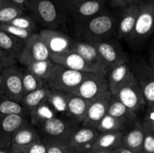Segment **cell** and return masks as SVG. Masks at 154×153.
<instances>
[{
	"instance_id": "1",
	"label": "cell",
	"mask_w": 154,
	"mask_h": 153,
	"mask_svg": "<svg viewBox=\"0 0 154 153\" xmlns=\"http://www.w3.org/2000/svg\"><path fill=\"white\" fill-rule=\"evenodd\" d=\"M119 14L108 8L91 19L75 25L77 38L88 42L99 41L116 36Z\"/></svg>"
},
{
	"instance_id": "2",
	"label": "cell",
	"mask_w": 154,
	"mask_h": 153,
	"mask_svg": "<svg viewBox=\"0 0 154 153\" xmlns=\"http://www.w3.org/2000/svg\"><path fill=\"white\" fill-rule=\"evenodd\" d=\"M27 11L36 23L45 28L57 29L70 18L64 0H30Z\"/></svg>"
},
{
	"instance_id": "3",
	"label": "cell",
	"mask_w": 154,
	"mask_h": 153,
	"mask_svg": "<svg viewBox=\"0 0 154 153\" xmlns=\"http://www.w3.org/2000/svg\"><path fill=\"white\" fill-rule=\"evenodd\" d=\"M154 0H140L139 11L130 36L126 40L131 48L139 50L153 31Z\"/></svg>"
},
{
	"instance_id": "4",
	"label": "cell",
	"mask_w": 154,
	"mask_h": 153,
	"mask_svg": "<svg viewBox=\"0 0 154 153\" xmlns=\"http://www.w3.org/2000/svg\"><path fill=\"white\" fill-rule=\"evenodd\" d=\"M79 127V124L74 123L68 118L57 116L36 129L42 142L46 145H68L73 134Z\"/></svg>"
},
{
	"instance_id": "5",
	"label": "cell",
	"mask_w": 154,
	"mask_h": 153,
	"mask_svg": "<svg viewBox=\"0 0 154 153\" xmlns=\"http://www.w3.org/2000/svg\"><path fill=\"white\" fill-rule=\"evenodd\" d=\"M92 73L78 71L55 64L46 86L52 90L72 93L81 82Z\"/></svg>"
},
{
	"instance_id": "6",
	"label": "cell",
	"mask_w": 154,
	"mask_h": 153,
	"mask_svg": "<svg viewBox=\"0 0 154 153\" xmlns=\"http://www.w3.org/2000/svg\"><path fill=\"white\" fill-rule=\"evenodd\" d=\"M129 67L142 91L146 106H154V68L144 57L135 58L129 64Z\"/></svg>"
},
{
	"instance_id": "7",
	"label": "cell",
	"mask_w": 154,
	"mask_h": 153,
	"mask_svg": "<svg viewBox=\"0 0 154 153\" xmlns=\"http://www.w3.org/2000/svg\"><path fill=\"white\" fill-rule=\"evenodd\" d=\"M111 94L135 113L146 106L142 91L132 74Z\"/></svg>"
},
{
	"instance_id": "8",
	"label": "cell",
	"mask_w": 154,
	"mask_h": 153,
	"mask_svg": "<svg viewBox=\"0 0 154 153\" xmlns=\"http://www.w3.org/2000/svg\"><path fill=\"white\" fill-rule=\"evenodd\" d=\"M99 52L104 64L110 71L113 68L129 62V56L114 38L99 41L90 42Z\"/></svg>"
},
{
	"instance_id": "9",
	"label": "cell",
	"mask_w": 154,
	"mask_h": 153,
	"mask_svg": "<svg viewBox=\"0 0 154 153\" xmlns=\"http://www.w3.org/2000/svg\"><path fill=\"white\" fill-rule=\"evenodd\" d=\"M108 90L107 75L92 73L86 77L71 94L93 101Z\"/></svg>"
},
{
	"instance_id": "10",
	"label": "cell",
	"mask_w": 154,
	"mask_h": 153,
	"mask_svg": "<svg viewBox=\"0 0 154 153\" xmlns=\"http://www.w3.org/2000/svg\"><path fill=\"white\" fill-rule=\"evenodd\" d=\"M50 56L49 51L38 33H34L26 40L18 61L24 66H27L35 62L49 59Z\"/></svg>"
},
{
	"instance_id": "11",
	"label": "cell",
	"mask_w": 154,
	"mask_h": 153,
	"mask_svg": "<svg viewBox=\"0 0 154 153\" xmlns=\"http://www.w3.org/2000/svg\"><path fill=\"white\" fill-rule=\"evenodd\" d=\"M22 72L17 64L5 69L1 72L5 94L11 99L20 103L24 95L22 83Z\"/></svg>"
},
{
	"instance_id": "12",
	"label": "cell",
	"mask_w": 154,
	"mask_h": 153,
	"mask_svg": "<svg viewBox=\"0 0 154 153\" xmlns=\"http://www.w3.org/2000/svg\"><path fill=\"white\" fill-rule=\"evenodd\" d=\"M105 0H83L73 7L69 8V15L74 23L79 24L91 19L108 8Z\"/></svg>"
},
{
	"instance_id": "13",
	"label": "cell",
	"mask_w": 154,
	"mask_h": 153,
	"mask_svg": "<svg viewBox=\"0 0 154 153\" xmlns=\"http://www.w3.org/2000/svg\"><path fill=\"white\" fill-rule=\"evenodd\" d=\"M38 34L48 48L50 55L71 50L72 38L58 31V29L43 28L39 32Z\"/></svg>"
},
{
	"instance_id": "14",
	"label": "cell",
	"mask_w": 154,
	"mask_h": 153,
	"mask_svg": "<svg viewBox=\"0 0 154 153\" xmlns=\"http://www.w3.org/2000/svg\"><path fill=\"white\" fill-rule=\"evenodd\" d=\"M50 58L55 64H60L72 70L87 72V73L103 74L99 69L86 62L82 57L72 50L62 52V53L51 54L50 56Z\"/></svg>"
},
{
	"instance_id": "15",
	"label": "cell",
	"mask_w": 154,
	"mask_h": 153,
	"mask_svg": "<svg viewBox=\"0 0 154 153\" xmlns=\"http://www.w3.org/2000/svg\"><path fill=\"white\" fill-rule=\"evenodd\" d=\"M71 50L76 52L86 62L97 68L103 74L108 75L109 70L105 65L99 52L93 44L78 38H72Z\"/></svg>"
},
{
	"instance_id": "16",
	"label": "cell",
	"mask_w": 154,
	"mask_h": 153,
	"mask_svg": "<svg viewBox=\"0 0 154 153\" xmlns=\"http://www.w3.org/2000/svg\"><path fill=\"white\" fill-rule=\"evenodd\" d=\"M120 10L121 11L119 14L116 37L126 42L132 33L138 16L139 2L128 4Z\"/></svg>"
},
{
	"instance_id": "17",
	"label": "cell",
	"mask_w": 154,
	"mask_h": 153,
	"mask_svg": "<svg viewBox=\"0 0 154 153\" xmlns=\"http://www.w3.org/2000/svg\"><path fill=\"white\" fill-rule=\"evenodd\" d=\"M28 121L26 116L0 115V148L10 147L14 134Z\"/></svg>"
},
{
	"instance_id": "18",
	"label": "cell",
	"mask_w": 154,
	"mask_h": 153,
	"mask_svg": "<svg viewBox=\"0 0 154 153\" xmlns=\"http://www.w3.org/2000/svg\"><path fill=\"white\" fill-rule=\"evenodd\" d=\"M112 96L109 90L90 103L87 110V117L81 125L96 128L100 120L108 112V104Z\"/></svg>"
},
{
	"instance_id": "19",
	"label": "cell",
	"mask_w": 154,
	"mask_h": 153,
	"mask_svg": "<svg viewBox=\"0 0 154 153\" xmlns=\"http://www.w3.org/2000/svg\"><path fill=\"white\" fill-rule=\"evenodd\" d=\"M90 103L91 101L70 93L68 100L66 118L81 125L87 117Z\"/></svg>"
},
{
	"instance_id": "20",
	"label": "cell",
	"mask_w": 154,
	"mask_h": 153,
	"mask_svg": "<svg viewBox=\"0 0 154 153\" xmlns=\"http://www.w3.org/2000/svg\"><path fill=\"white\" fill-rule=\"evenodd\" d=\"M143 132L141 122L140 120L129 127L124 131L123 136V146L132 152V153L143 152Z\"/></svg>"
},
{
	"instance_id": "21",
	"label": "cell",
	"mask_w": 154,
	"mask_h": 153,
	"mask_svg": "<svg viewBox=\"0 0 154 153\" xmlns=\"http://www.w3.org/2000/svg\"><path fill=\"white\" fill-rule=\"evenodd\" d=\"M99 134L96 128L81 125L73 134L68 145L76 153L82 147L94 143Z\"/></svg>"
},
{
	"instance_id": "22",
	"label": "cell",
	"mask_w": 154,
	"mask_h": 153,
	"mask_svg": "<svg viewBox=\"0 0 154 153\" xmlns=\"http://www.w3.org/2000/svg\"><path fill=\"white\" fill-rule=\"evenodd\" d=\"M107 113L123 122L127 128L133 125L139 120L137 116V113L129 109L127 106L114 98L113 96H111L110 100Z\"/></svg>"
},
{
	"instance_id": "23",
	"label": "cell",
	"mask_w": 154,
	"mask_h": 153,
	"mask_svg": "<svg viewBox=\"0 0 154 153\" xmlns=\"http://www.w3.org/2000/svg\"><path fill=\"white\" fill-rule=\"evenodd\" d=\"M40 141L42 140L37 129L28 121L20 126L14 134L11 146H22Z\"/></svg>"
},
{
	"instance_id": "24",
	"label": "cell",
	"mask_w": 154,
	"mask_h": 153,
	"mask_svg": "<svg viewBox=\"0 0 154 153\" xmlns=\"http://www.w3.org/2000/svg\"><path fill=\"white\" fill-rule=\"evenodd\" d=\"M57 116L55 111L48 101H45L28 113V119L30 124L38 128L51 118Z\"/></svg>"
},
{
	"instance_id": "25",
	"label": "cell",
	"mask_w": 154,
	"mask_h": 153,
	"mask_svg": "<svg viewBox=\"0 0 154 153\" xmlns=\"http://www.w3.org/2000/svg\"><path fill=\"white\" fill-rule=\"evenodd\" d=\"M132 74L129 62L123 63L113 68L107 75L108 90L111 93L114 92L121 86Z\"/></svg>"
},
{
	"instance_id": "26",
	"label": "cell",
	"mask_w": 154,
	"mask_h": 153,
	"mask_svg": "<svg viewBox=\"0 0 154 153\" xmlns=\"http://www.w3.org/2000/svg\"><path fill=\"white\" fill-rule=\"evenodd\" d=\"M25 40L17 38L0 29V48L18 61Z\"/></svg>"
},
{
	"instance_id": "27",
	"label": "cell",
	"mask_w": 154,
	"mask_h": 153,
	"mask_svg": "<svg viewBox=\"0 0 154 153\" xmlns=\"http://www.w3.org/2000/svg\"><path fill=\"white\" fill-rule=\"evenodd\" d=\"M124 131L100 133L93 144V148L104 150H114L123 146Z\"/></svg>"
},
{
	"instance_id": "28",
	"label": "cell",
	"mask_w": 154,
	"mask_h": 153,
	"mask_svg": "<svg viewBox=\"0 0 154 153\" xmlns=\"http://www.w3.org/2000/svg\"><path fill=\"white\" fill-rule=\"evenodd\" d=\"M50 92H51V89L47 86H45L38 88L35 91L27 93V94H24L23 97L20 101V104L23 106L24 109L29 113V111L32 110L41 104L46 101Z\"/></svg>"
},
{
	"instance_id": "29",
	"label": "cell",
	"mask_w": 154,
	"mask_h": 153,
	"mask_svg": "<svg viewBox=\"0 0 154 153\" xmlns=\"http://www.w3.org/2000/svg\"><path fill=\"white\" fill-rule=\"evenodd\" d=\"M69 94L70 93H66L60 91H57V90L51 89L47 101L52 106L57 116H58L66 118Z\"/></svg>"
},
{
	"instance_id": "30",
	"label": "cell",
	"mask_w": 154,
	"mask_h": 153,
	"mask_svg": "<svg viewBox=\"0 0 154 153\" xmlns=\"http://www.w3.org/2000/svg\"><path fill=\"white\" fill-rule=\"evenodd\" d=\"M54 66H55V63L51 58H49V59L32 63L26 66V70L43 80L46 83L48 80L51 76Z\"/></svg>"
},
{
	"instance_id": "31",
	"label": "cell",
	"mask_w": 154,
	"mask_h": 153,
	"mask_svg": "<svg viewBox=\"0 0 154 153\" xmlns=\"http://www.w3.org/2000/svg\"><path fill=\"white\" fill-rule=\"evenodd\" d=\"M25 10L11 2L10 0L0 1V23H7L17 16L24 14Z\"/></svg>"
},
{
	"instance_id": "32",
	"label": "cell",
	"mask_w": 154,
	"mask_h": 153,
	"mask_svg": "<svg viewBox=\"0 0 154 153\" xmlns=\"http://www.w3.org/2000/svg\"><path fill=\"white\" fill-rule=\"evenodd\" d=\"M23 115L28 116V112L20 103L11 99L7 94H0V115Z\"/></svg>"
},
{
	"instance_id": "33",
	"label": "cell",
	"mask_w": 154,
	"mask_h": 153,
	"mask_svg": "<svg viewBox=\"0 0 154 153\" xmlns=\"http://www.w3.org/2000/svg\"><path fill=\"white\" fill-rule=\"evenodd\" d=\"M99 133L125 131L127 129L126 124L118 118L107 113L98 124L96 127Z\"/></svg>"
},
{
	"instance_id": "34",
	"label": "cell",
	"mask_w": 154,
	"mask_h": 153,
	"mask_svg": "<svg viewBox=\"0 0 154 153\" xmlns=\"http://www.w3.org/2000/svg\"><path fill=\"white\" fill-rule=\"evenodd\" d=\"M22 83L24 94L46 86V83L43 80L38 78L26 69L22 72Z\"/></svg>"
},
{
	"instance_id": "35",
	"label": "cell",
	"mask_w": 154,
	"mask_h": 153,
	"mask_svg": "<svg viewBox=\"0 0 154 153\" xmlns=\"http://www.w3.org/2000/svg\"><path fill=\"white\" fill-rule=\"evenodd\" d=\"M7 23H10L11 25L23 28V29L28 30V31L32 32L33 33H37L36 31H37L38 28V24L30 16V15L29 14H27L26 12L23 14L15 17L14 19H13L10 22H7Z\"/></svg>"
},
{
	"instance_id": "36",
	"label": "cell",
	"mask_w": 154,
	"mask_h": 153,
	"mask_svg": "<svg viewBox=\"0 0 154 153\" xmlns=\"http://www.w3.org/2000/svg\"><path fill=\"white\" fill-rule=\"evenodd\" d=\"M12 153H46L47 146L42 141L22 146H11Z\"/></svg>"
},
{
	"instance_id": "37",
	"label": "cell",
	"mask_w": 154,
	"mask_h": 153,
	"mask_svg": "<svg viewBox=\"0 0 154 153\" xmlns=\"http://www.w3.org/2000/svg\"><path fill=\"white\" fill-rule=\"evenodd\" d=\"M0 29L25 41L34 34L32 32L23 29L10 23H0Z\"/></svg>"
},
{
	"instance_id": "38",
	"label": "cell",
	"mask_w": 154,
	"mask_h": 153,
	"mask_svg": "<svg viewBox=\"0 0 154 153\" xmlns=\"http://www.w3.org/2000/svg\"><path fill=\"white\" fill-rule=\"evenodd\" d=\"M145 112L141 122L143 130H154V106H146Z\"/></svg>"
},
{
	"instance_id": "39",
	"label": "cell",
	"mask_w": 154,
	"mask_h": 153,
	"mask_svg": "<svg viewBox=\"0 0 154 153\" xmlns=\"http://www.w3.org/2000/svg\"><path fill=\"white\" fill-rule=\"evenodd\" d=\"M143 132L144 140L142 153H154V130H143Z\"/></svg>"
},
{
	"instance_id": "40",
	"label": "cell",
	"mask_w": 154,
	"mask_h": 153,
	"mask_svg": "<svg viewBox=\"0 0 154 153\" xmlns=\"http://www.w3.org/2000/svg\"><path fill=\"white\" fill-rule=\"evenodd\" d=\"M17 60L0 48V72L5 69L17 64Z\"/></svg>"
},
{
	"instance_id": "41",
	"label": "cell",
	"mask_w": 154,
	"mask_h": 153,
	"mask_svg": "<svg viewBox=\"0 0 154 153\" xmlns=\"http://www.w3.org/2000/svg\"><path fill=\"white\" fill-rule=\"evenodd\" d=\"M46 146V153H75V152L69 145H65V144H48Z\"/></svg>"
},
{
	"instance_id": "42",
	"label": "cell",
	"mask_w": 154,
	"mask_h": 153,
	"mask_svg": "<svg viewBox=\"0 0 154 153\" xmlns=\"http://www.w3.org/2000/svg\"><path fill=\"white\" fill-rule=\"evenodd\" d=\"M140 0H108V4L111 8L115 9H120L128 4L139 2Z\"/></svg>"
},
{
	"instance_id": "43",
	"label": "cell",
	"mask_w": 154,
	"mask_h": 153,
	"mask_svg": "<svg viewBox=\"0 0 154 153\" xmlns=\"http://www.w3.org/2000/svg\"><path fill=\"white\" fill-rule=\"evenodd\" d=\"M10 1L12 2L13 3H14V4H16L17 5L22 8L25 11H27V10H28V7H29L28 0H10Z\"/></svg>"
},
{
	"instance_id": "44",
	"label": "cell",
	"mask_w": 154,
	"mask_h": 153,
	"mask_svg": "<svg viewBox=\"0 0 154 153\" xmlns=\"http://www.w3.org/2000/svg\"><path fill=\"white\" fill-rule=\"evenodd\" d=\"M111 153H132V152L131 151H129L128 148H126V147L122 146H120L118 147V148L113 150Z\"/></svg>"
},
{
	"instance_id": "45",
	"label": "cell",
	"mask_w": 154,
	"mask_h": 153,
	"mask_svg": "<svg viewBox=\"0 0 154 153\" xmlns=\"http://www.w3.org/2000/svg\"><path fill=\"white\" fill-rule=\"evenodd\" d=\"M113 151V150H112ZM111 150H104V149H99V148H93L86 153H111L112 152Z\"/></svg>"
},
{
	"instance_id": "46",
	"label": "cell",
	"mask_w": 154,
	"mask_h": 153,
	"mask_svg": "<svg viewBox=\"0 0 154 153\" xmlns=\"http://www.w3.org/2000/svg\"><path fill=\"white\" fill-rule=\"evenodd\" d=\"M65 2L66 3V4L68 5V7L71 8V7H73V6L76 5L77 4H78L79 2H81V1L83 0H64Z\"/></svg>"
},
{
	"instance_id": "47",
	"label": "cell",
	"mask_w": 154,
	"mask_h": 153,
	"mask_svg": "<svg viewBox=\"0 0 154 153\" xmlns=\"http://www.w3.org/2000/svg\"><path fill=\"white\" fill-rule=\"evenodd\" d=\"M0 153H12V152L10 147H5L0 148Z\"/></svg>"
},
{
	"instance_id": "48",
	"label": "cell",
	"mask_w": 154,
	"mask_h": 153,
	"mask_svg": "<svg viewBox=\"0 0 154 153\" xmlns=\"http://www.w3.org/2000/svg\"><path fill=\"white\" fill-rule=\"evenodd\" d=\"M5 94V92H4V87H3L2 79L1 72H0V94Z\"/></svg>"
},
{
	"instance_id": "49",
	"label": "cell",
	"mask_w": 154,
	"mask_h": 153,
	"mask_svg": "<svg viewBox=\"0 0 154 153\" xmlns=\"http://www.w3.org/2000/svg\"><path fill=\"white\" fill-rule=\"evenodd\" d=\"M105 2H107V3H108V0H105Z\"/></svg>"
},
{
	"instance_id": "50",
	"label": "cell",
	"mask_w": 154,
	"mask_h": 153,
	"mask_svg": "<svg viewBox=\"0 0 154 153\" xmlns=\"http://www.w3.org/2000/svg\"><path fill=\"white\" fill-rule=\"evenodd\" d=\"M29 1H30V0H28V2H29Z\"/></svg>"
},
{
	"instance_id": "51",
	"label": "cell",
	"mask_w": 154,
	"mask_h": 153,
	"mask_svg": "<svg viewBox=\"0 0 154 153\" xmlns=\"http://www.w3.org/2000/svg\"><path fill=\"white\" fill-rule=\"evenodd\" d=\"M0 1H1V0H0Z\"/></svg>"
}]
</instances>
